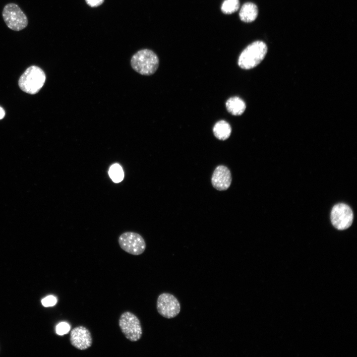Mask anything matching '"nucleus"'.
I'll use <instances>...</instances> for the list:
<instances>
[{"instance_id": "nucleus-3", "label": "nucleus", "mask_w": 357, "mask_h": 357, "mask_svg": "<svg viewBox=\"0 0 357 357\" xmlns=\"http://www.w3.org/2000/svg\"><path fill=\"white\" fill-rule=\"evenodd\" d=\"M45 80L44 71L38 66L32 65L27 68L21 76L18 84L24 92L35 94L41 89Z\"/></svg>"}, {"instance_id": "nucleus-12", "label": "nucleus", "mask_w": 357, "mask_h": 357, "mask_svg": "<svg viewBox=\"0 0 357 357\" xmlns=\"http://www.w3.org/2000/svg\"><path fill=\"white\" fill-rule=\"evenodd\" d=\"M227 111L234 116H239L244 112L246 105L244 102L238 97L230 98L226 103Z\"/></svg>"}, {"instance_id": "nucleus-16", "label": "nucleus", "mask_w": 357, "mask_h": 357, "mask_svg": "<svg viewBox=\"0 0 357 357\" xmlns=\"http://www.w3.org/2000/svg\"><path fill=\"white\" fill-rule=\"evenodd\" d=\"M69 330L70 326L66 322L60 323L56 327V332L60 335H63L66 334Z\"/></svg>"}, {"instance_id": "nucleus-8", "label": "nucleus", "mask_w": 357, "mask_h": 357, "mask_svg": "<svg viewBox=\"0 0 357 357\" xmlns=\"http://www.w3.org/2000/svg\"><path fill=\"white\" fill-rule=\"evenodd\" d=\"M156 307L158 313L168 319L177 316L180 310L178 300L174 295L169 293H162L159 296Z\"/></svg>"}, {"instance_id": "nucleus-17", "label": "nucleus", "mask_w": 357, "mask_h": 357, "mask_svg": "<svg viewBox=\"0 0 357 357\" xmlns=\"http://www.w3.org/2000/svg\"><path fill=\"white\" fill-rule=\"evenodd\" d=\"M57 301L56 298L53 296H48L41 300L42 304L45 307L53 306L56 304Z\"/></svg>"}, {"instance_id": "nucleus-1", "label": "nucleus", "mask_w": 357, "mask_h": 357, "mask_svg": "<svg viewBox=\"0 0 357 357\" xmlns=\"http://www.w3.org/2000/svg\"><path fill=\"white\" fill-rule=\"evenodd\" d=\"M266 44L261 41H255L247 46L240 54L238 66L243 69H250L258 65L264 59L267 52Z\"/></svg>"}, {"instance_id": "nucleus-13", "label": "nucleus", "mask_w": 357, "mask_h": 357, "mask_svg": "<svg viewBox=\"0 0 357 357\" xmlns=\"http://www.w3.org/2000/svg\"><path fill=\"white\" fill-rule=\"evenodd\" d=\"M231 131L230 124L224 120L217 122L213 128L215 136L221 140L228 139L231 135Z\"/></svg>"}, {"instance_id": "nucleus-19", "label": "nucleus", "mask_w": 357, "mask_h": 357, "mask_svg": "<svg viewBox=\"0 0 357 357\" xmlns=\"http://www.w3.org/2000/svg\"><path fill=\"white\" fill-rule=\"evenodd\" d=\"M5 115V112L4 110L2 108L0 107V119L3 118Z\"/></svg>"}, {"instance_id": "nucleus-14", "label": "nucleus", "mask_w": 357, "mask_h": 357, "mask_svg": "<svg viewBox=\"0 0 357 357\" xmlns=\"http://www.w3.org/2000/svg\"><path fill=\"white\" fill-rule=\"evenodd\" d=\"M109 175L112 180L115 183L121 181L124 178V172L122 167L117 163L110 167Z\"/></svg>"}, {"instance_id": "nucleus-11", "label": "nucleus", "mask_w": 357, "mask_h": 357, "mask_svg": "<svg viewBox=\"0 0 357 357\" xmlns=\"http://www.w3.org/2000/svg\"><path fill=\"white\" fill-rule=\"evenodd\" d=\"M258 13L257 6L252 2H246L241 6L239 12L240 20L244 22H251L257 18Z\"/></svg>"}, {"instance_id": "nucleus-9", "label": "nucleus", "mask_w": 357, "mask_h": 357, "mask_svg": "<svg viewBox=\"0 0 357 357\" xmlns=\"http://www.w3.org/2000/svg\"><path fill=\"white\" fill-rule=\"evenodd\" d=\"M69 341L72 346L79 350L88 349L93 343L90 331L83 326L76 327L71 330Z\"/></svg>"}, {"instance_id": "nucleus-10", "label": "nucleus", "mask_w": 357, "mask_h": 357, "mask_svg": "<svg viewBox=\"0 0 357 357\" xmlns=\"http://www.w3.org/2000/svg\"><path fill=\"white\" fill-rule=\"evenodd\" d=\"M232 176L230 170L223 165L217 166L214 170L211 182L213 186L218 190H226L230 186Z\"/></svg>"}, {"instance_id": "nucleus-4", "label": "nucleus", "mask_w": 357, "mask_h": 357, "mask_svg": "<svg viewBox=\"0 0 357 357\" xmlns=\"http://www.w3.org/2000/svg\"><path fill=\"white\" fill-rule=\"evenodd\" d=\"M119 325L125 337L131 342H136L142 335V328L138 318L129 311L122 313L119 320Z\"/></svg>"}, {"instance_id": "nucleus-2", "label": "nucleus", "mask_w": 357, "mask_h": 357, "mask_svg": "<svg viewBox=\"0 0 357 357\" xmlns=\"http://www.w3.org/2000/svg\"><path fill=\"white\" fill-rule=\"evenodd\" d=\"M159 60L157 55L149 49H142L132 57L130 63L132 68L143 75L154 74L159 66Z\"/></svg>"}, {"instance_id": "nucleus-15", "label": "nucleus", "mask_w": 357, "mask_h": 357, "mask_svg": "<svg viewBox=\"0 0 357 357\" xmlns=\"http://www.w3.org/2000/svg\"><path fill=\"white\" fill-rule=\"evenodd\" d=\"M239 7V0H225L221 6L222 12L227 14L237 11Z\"/></svg>"}, {"instance_id": "nucleus-18", "label": "nucleus", "mask_w": 357, "mask_h": 357, "mask_svg": "<svg viewBox=\"0 0 357 357\" xmlns=\"http://www.w3.org/2000/svg\"><path fill=\"white\" fill-rule=\"evenodd\" d=\"M86 3L91 7H97L102 4L104 0H85Z\"/></svg>"}, {"instance_id": "nucleus-7", "label": "nucleus", "mask_w": 357, "mask_h": 357, "mask_svg": "<svg viewBox=\"0 0 357 357\" xmlns=\"http://www.w3.org/2000/svg\"><path fill=\"white\" fill-rule=\"evenodd\" d=\"M353 212L345 203H339L333 206L331 212V221L338 230H344L349 228L353 221Z\"/></svg>"}, {"instance_id": "nucleus-5", "label": "nucleus", "mask_w": 357, "mask_h": 357, "mask_svg": "<svg viewBox=\"0 0 357 357\" xmlns=\"http://www.w3.org/2000/svg\"><path fill=\"white\" fill-rule=\"evenodd\" d=\"M2 15L6 26L12 30L19 31L28 25L26 15L16 3L6 4L3 8Z\"/></svg>"}, {"instance_id": "nucleus-6", "label": "nucleus", "mask_w": 357, "mask_h": 357, "mask_svg": "<svg viewBox=\"0 0 357 357\" xmlns=\"http://www.w3.org/2000/svg\"><path fill=\"white\" fill-rule=\"evenodd\" d=\"M118 242L123 250L133 255L142 254L146 248L145 240L140 234L135 232L122 233L118 238Z\"/></svg>"}]
</instances>
